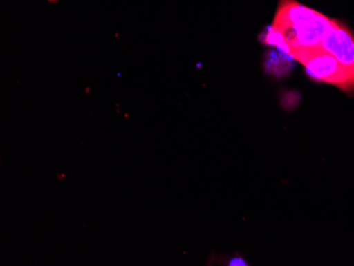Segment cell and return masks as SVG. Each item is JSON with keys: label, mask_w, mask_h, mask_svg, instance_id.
Listing matches in <instances>:
<instances>
[{"label": "cell", "mask_w": 354, "mask_h": 266, "mask_svg": "<svg viewBox=\"0 0 354 266\" xmlns=\"http://www.w3.org/2000/svg\"><path fill=\"white\" fill-rule=\"evenodd\" d=\"M290 55L304 65L310 79L315 82L337 87L349 96L354 93L353 71L339 63L320 46L293 50Z\"/></svg>", "instance_id": "2"}, {"label": "cell", "mask_w": 354, "mask_h": 266, "mask_svg": "<svg viewBox=\"0 0 354 266\" xmlns=\"http://www.w3.org/2000/svg\"><path fill=\"white\" fill-rule=\"evenodd\" d=\"M320 47L354 73V32L346 23L334 19Z\"/></svg>", "instance_id": "3"}, {"label": "cell", "mask_w": 354, "mask_h": 266, "mask_svg": "<svg viewBox=\"0 0 354 266\" xmlns=\"http://www.w3.org/2000/svg\"><path fill=\"white\" fill-rule=\"evenodd\" d=\"M334 19L296 0H280L270 29L282 39L279 48L288 53L320 46L333 26Z\"/></svg>", "instance_id": "1"}]
</instances>
